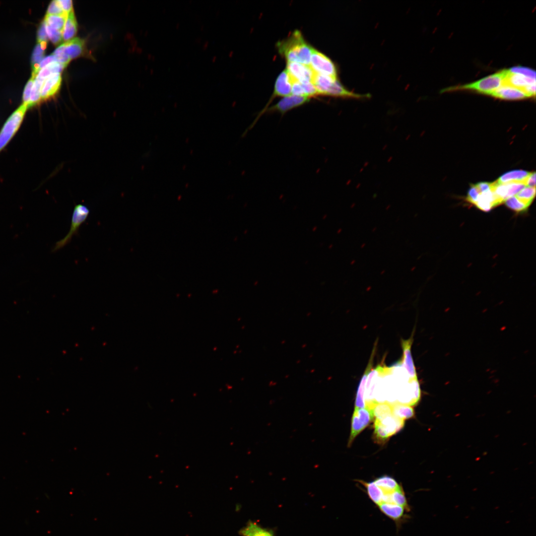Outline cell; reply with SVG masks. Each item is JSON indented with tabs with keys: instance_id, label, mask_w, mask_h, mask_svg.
<instances>
[{
	"instance_id": "obj_1",
	"label": "cell",
	"mask_w": 536,
	"mask_h": 536,
	"mask_svg": "<svg viewBox=\"0 0 536 536\" xmlns=\"http://www.w3.org/2000/svg\"><path fill=\"white\" fill-rule=\"evenodd\" d=\"M279 53L287 62H295L310 66L313 47L304 40L301 33L295 30L286 39L278 42Z\"/></svg>"
},
{
	"instance_id": "obj_2",
	"label": "cell",
	"mask_w": 536,
	"mask_h": 536,
	"mask_svg": "<svg viewBox=\"0 0 536 536\" xmlns=\"http://www.w3.org/2000/svg\"><path fill=\"white\" fill-rule=\"evenodd\" d=\"M506 71L503 69L471 83L447 87L441 92L468 90L489 95L502 85Z\"/></svg>"
},
{
	"instance_id": "obj_3",
	"label": "cell",
	"mask_w": 536,
	"mask_h": 536,
	"mask_svg": "<svg viewBox=\"0 0 536 536\" xmlns=\"http://www.w3.org/2000/svg\"><path fill=\"white\" fill-rule=\"evenodd\" d=\"M27 109V106L22 104L9 116L1 127L0 130V152L20 129Z\"/></svg>"
},
{
	"instance_id": "obj_4",
	"label": "cell",
	"mask_w": 536,
	"mask_h": 536,
	"mask_svg": "<svg viewBox=\"0 0 536 536\" xmlns=\"http://www.w3.org/2000/svg\"><path fill=\"white\" fill-rule=\"evenodd\" d=\"M404 424V420L397 418L393 414L375 419L374 436L376 440L379 443H384L389 437L399 431Z\"/></svg>"
},
{
	"instance_id": "obj_5",
	"label": "cell",
	"mask_w": 536,
	"mask_h": 536,
	"mask_svg": "<svg viewBox=\"0 0 536 536\" xmlns=\"http://www.w3.org/2000/svg\"><path fill=\"white\" fill-rule=\"evenodd\" d=\"M89 213V208L84 204L79 203L74 206L69 231L63 239L57 242L53 252L61 249L70 242L72 237L78 234L79 228L86 221Z\"/></svg>"
},
{
	"instance_id": "obj_6",
	"label": "cell",
	"mask_w": 536,
	"mask_h": 536,
	"mask_svg": "<svg viewBox=\"0 0 536 536\" xmlns=\"http://www.w3.org/2000/svg\"><path fill=\"white\" fill-rule=\"evenodd\" d=\"M310 67L316 73L337 78V69L334 62L327 56L313 48Z\"/></svg>"
},
{
	"instance_id": "obj_7",
	"label": "cell",
	"mask_w": 536,
	"mask_h": 536,
	"mask_svg": "<svg viewBox=\"0 0 536 536\" xmlns=\"http://www.w3.org/2000/svg\"><path fill=\"white\" fill-rule=\"evenodd\" d=\"M373 417L372 411L366 407L354 409L351 419L348 447L350 446L356 436L369 425Z\"/></svg>"
},
{
	"instance_id": "obj_8",
	"label": "cell",
	"mask_w": 536,
	"mask_h": 536,
	"mask_svg": "<svg viewBox=\"0 0 536 536\" xmlns=\"http://www.w3.org/2000/svg\"><path fill=\"white\" fill-rule=\"evenodd\" d=\"M309 101L306 96L288 95L279 100L276 104L266 109L265 111L278 112L283 114L287 111L303 105Z\"/></svg>"
},
{
	"instance_id": "obj_9",
	"label": "cell",
	"mask_w": 536,
	"mask_h": 536,
	"mask_svg": "<svg viewBox=\"0 0 536 536\" xmlns=\"http://www.w3.org/2000/svg\"><path fill=\"white\" fill-rule=\"evenodd\" d=\"M286 67L289 74L299 82H312L315 71L310 66L295 62H287Z\"/></svg>"
},
{
	"instance_id": "obj_10",
	"label": "cell",
	"mask_w": 536,
	"mask_h": 536,
	"mask_svg": "<svg viewBox=\"0 0 536 536\" xmlns=\"http://www.w3.org/2000/svg\"><path fill=\"white\" fill-rule=\"evenodd\" d=\"M401 343L403 353L399 364L405 369L409 380L417 379L411 352L412 338L407 340L402 339Z\"/></svg>"
},
{
	"instance_id": "obj_11",
	"label": "cell",
	"mask_w": 536,
	"mask_h": 536,
	"mask_svg": "<svg viewBox=\"0 0 536 536\" xmlns=\"http://www.w3.org/2000/svg\"><path fill=\"white\" fill-rule=\"evenodd\" d=\"M533 84H536V79L511 72L508 69H506L502 85L511 86L521 90L525 93L526 89Z\"/></svg>"
},
{
	"instance_id": "obj_12",
	"label": "cell",
	"mask_w": 536,
	"mask_h": 536,
	"mask_svg": "<svg viewBox=\"0 0 536 536\" xmlns=\"http://www.w3.org/2000/svg\"><path fill=\"white\" fill-rule=\"evenodd\" d=\"M291 93V77L286 69L281 72L276 78L272 98L279 96H287Z\"/></svg>"
},
{
	"instance_id": "obj_13",
	"label": "cell",
	"mask_w": 536,
	"mask_h": 536,
	"mask_svg": "<svg viewBox=\"0 0 536 536\" xmlns=\"http://www.w3.org/2000/svg\"><path fill=\"white\" fill-rule=\"evenodd\" d=\"M489 95L505 100H521L529 98L522 90L506 85H501Z\"/></svg>"
},
{
	"instance_id": "obj_14",
	"label": "cell",
	"mask_w": 536,
	"mask_h": 536,
	"mask_svg": "<svg viewBox=\"0 0 536 536\" xmlns=\"http://www.w3.org/2000/svg\"><path fill=\"white\" fill-rule=\"evenodd\" d=\"M62 82L59 73L50 75L44 82L41 91V100L47 99L54 95L59 90Z\"/></svg>"
},
{
	"instance_id": "obj_15",
	"label": "cell",
	"mask_w": 536,
	"mask_h": 536,
	"mask_svg": "<svg viewBox=\"0 0 536 536\" xmlns=\"http://www.w3.org/2000/svg\"><path fill=\"white\" fill-rule=\"evenodd\" d=\"M239 534L241 536H274L273 532L271 530L251 521L240 530Z\"/></svg>"
},
{
	"instance_id": "obj_16",
	"label": "cell",
	"mask_w": 536,
	"mask_h": 536,
	"mask_svg": "<svg viewBox=\"0 0 536 536\" xmlns=\"http://www.w3.org/2000/svg\"><path fill=\"white\" fill-rule=\"evenodd\" d=\"M374 353V351H373ZM373 353L372 354L370 361L365 370L364 374L362 375V378L359 384V386L357 389L356 394L355 402V408H364L366 406L365 401V385L366 383V380L367 376L372 369Z\"/></svg>"
},
{
	"instance_id": "obj_17",
	"label": "cell",
	"mask_w": 536,
	"mask_h": 536,
	"mask_svg": "<svg viewBox=\"0 0 536 536\" xmlns=\"http://www.w3.org/2000/svg\"><path fill=\"white\" fill-rule=\"evenodd\" d=\"M63 44L65 52L71 60L79 57L83 53L84 42L82 39L75 38Z\"/></svg>"
},
{
	"instance_id": "obj_18",
	"label": "cell",
	"mask_w": 536,
	"mask_h": 536,
	"mask_svg": "<svg viewBox=\"0 0 536 536\" xmlns=\"http://www.w3.org/2000/svg\"><path fill=\"white\" fill-rule=\"evenodd\" d=\"M531 172L524 170H513L504 173L496 181L499 184L521 182L525 185V181Z\"/></svg>"
},
{
	"instance_id": "obj_19",
	"label": "cell",
	"mask_w": 536,
	"mask_h": 536,
	"mask_svg": "<svg viewBox=\"0 0 536 536\" xmlns=\"http://www.w3.org/2000/svg\"><path fill=\"white\" fill-rule=\"evenodd\" d=\"M77 30V23L74 16L73 10L67 15L63 31V39L68 41L70 40L76 34Z\"/></svg>"
},
{
	"instance_id": "obj_20",
	"label": "cell",
	"mask_w": 536,
	"mask_h": 536,
	"mask_svg": "<svg viewBox=\"0 0 536 536\" xmlns=\"http://www.w3.org/2000/svg\"><path fill=\"white\" fill-rule=\"evenodd\" d=\"M47 42H42L38 43L34 49L32 57V75L36 77L39 71V66L44 57L45 50L47 47Z\"/></svg>"
},
{
	"instance_id": "obj_21",
	"label": "cell",
	"mask_w": 536,
	"mask_h": 536,
	"mask_svg": "<svg viewBox=\"0 0 536 536\" xmlns=\"http://www.w3.org/2000/svg\"><path fill=\"white\" fill-rule=\"evenodd\" d=\"M392 404V413L397 418L404 420L414 415V410L408 404L395 402Z\"/></svg>"
},
{
	"instance_id": "obj_22",
	"label": "cell",
	"mask_w": 536,
	"mask_h": 536,
	"mask_svg": "<svg viewBox=\"0 0 536 536\" xmlns=\"http://www.w3.org/2000/svg\"><path fill=\"white\" fill-rule=\"evenodd\" d=\"M475 205L484 211H488L494 207V197L491 190L480 193Z\"/></svg>"
},
{
	"instance_id": "obj_23",
	"label": "cell",
	"mask_w": 536,
	"mask_h": 536,
	"mask_svg": "<svg viewBox=\"0 0 536 536\" xmlns=\"http://www.w3.org/2000/svg\"><path fill=\"white\" fill-rule=\"evenodd\" d=\"M67 66L58 62H53L41 69L35 77L45 80L50 75L60 73Z\"/></svg>"
},
{
	"instance_id": "obj_24",
	"label": "cell",
	"mask_w": 536,
	"mask_h": 536,
	"mask_svg": "<svg viewBox=\"0 0 536 536\" xmlns=\"http://www.w3.org/2000/svg\"><path fill=\"white\" fill-rule=\"evenodd\" d=\"M67 15L46 14L44 20L51 27L63 32Z\"/></svg>"
},
{
	"instance_id": "obj_25",
	"label": "cell",
	"mask_w": 536,
	"mask_h": 536,
	"mask_svg": "<svg viewBox=\"0 0 536 536\" xmlns=\"http://www.w3.org/2000/svg\"><path fill=\"white\" fill-rule=\"evenodd\" d=\"M44 81L36 77L35 78L30 99L27 104L28 108L36 105L41 100V91Z\"/></svg>"
},
{
	"instance_id": "obj_26",
	"label": "cell",
	"mask_w": 536,
	"mask_h": 536,
	"mask_svg": "<svg viewBox=\"0 0 536 536\" xmlns=\"http://www.w3.org/2000/svg\"><path fill=\"white\" fill-rule=\"evenodd\" d=\"M372 411L375 419H380L392 413V404L385 402H376L374 405Z\"/></svg>"
},
{
	"instance_id": "obj_27",
	"label": "cell",
	"mask_w": 536,
	"mask_h": 536,
	"mask_svg": "<svg viewBox=\"0 0 536 536\" xmlns=\"http://www.w3.org/2000/svg\"><path fill=\"white\" fill-rule=\"evenodd\" d=\"M504 202L508 208L519 212L527 210L530 206V205L518 199L515 196L508 198Z\"/></svg>"
},
{
	"instance_id": "obj_28",
	"label": "cell",
	"mask_w": 536,
	"mask_h": 536,
	"mask_svg": "<svg viewBox=\"0 0 536 536\" xmlns=\"http://www.w3.org/2000/svg\"><path fill=\"white\" fill-rule=\"evenodd\" d=\"M536 195V187H525L515 196L521 201L531 205Z\"/></svg>"
},
{
	"instance_id": "obj_29",
	"label": "cell",
	"mask_w": 536,
	"mask_h": 536,
	"mask_svg": "<svg viewBox=\"0 0 536 536\" xmlns=\"http://www.w3.org/2000/svg\"><path fill=\"white\" fill-rule=\"evenodd\" d=\"M45 27L48 37H49V38L50 39V40L53 44L57 45L62 41V31H58L55 29H53L47 24H46Z\"/></svg>"
},
{
	"instance_id": "obj_30",
	"label": "cell",
	"mask_w": 536,
	"mask_h": 536,
	"mask_svg": "<svg viewBox=\"0 0 536 536\" xmlns=\"http://www.w3.org/2000/svg\"><path fill=\"white\" fill-rule=\"evenodd\" d=\"M508 70L511 72L520 74L527 77L536 79V71L531 68L516 66L512 67Z\"/></svg>"
},
{
	"instance_id": "obj_31",
	"label": "cell",
	"mask_w": 536,
	"mask_h": 536,
	"mask_svg": "<svg viewBox=\"0 0 536 536\" xmlns=\"http://www.w3.org/2000/svg\"><path fill=\"white\" fill-rule=\"evenodd\" d=\"M300 83L306 97L309 98V97L319 95L316 88L312 82L306 81Z\"/></svg>"
},
{
	"instance_id": "obj_32",
	"label": "cell",
	"mask_w": 536,
	"mask_h": 536,
	"mask_svg": "<svg viewBox=\"0 0 536 536\" xmlns=\"http://www.w3.org/2000/svg\"><path fill=\"white\" fill-rule=\"evenodd\" d=\"M65 13L62 8L58 0H53L50 3L46 14L48 15H64Z\"/></svg>"
},
{
	"instance_id": "obj_33",
	"label": "cell",
	"mask_w": 536,
	"mask_h": 536,
	"mask_svg": "<svg viewBox=\"0 0 536 536\" xmlns=\"http://www.w3.org/2000/svg\"><path fill=\"white\" fill-rule=\"evenodd\" d=\"M35 78V77L34 76L32 75L31 76V77L30 78V79L27 82L26 85H25L24 90L22 97L23 104H25L27 106L30 99V94Z\"/></svg>"
},
{
	"instance_id": "obj_34",
	"label": "cell",
	"mask_w": 536,
	"mask_h": 536,
	"mask_svg": "<svg viewBox=\"0 0 536 536\" xmlns=\"http://www.w3.org/2000/svg\"><path fill=\"white\" fill-rule=\"evenodd\" d=\"M290 76L291 80V93L292 94L296 96H306L301 83L290 75Z\"/></svg>"
},
{
	"instance_id": "obj_35",
	"label": "cell",
	"mask_w": 536,
	"mask_h": 536,
	"mask_svg": "<svg viewBox=\"0 0 536 536\" xmlns=\"http://www.w3.org/2000/svg\"><path fill=\"white\" fill-rule=\"evenodd\" d=\"M480 194L475 185H472L469 190L466 200L469 202L475 205Z\"/></svg>"
},
{
	"instance_id": "obj_36",
	"label": "cell",
	"mask_w": 536,
	"mask_h": 536,
	"mask_svg": "<svg viewBox=\"0 0 536 536\" xmlns=\"http://www.w3.org/2000/svg\"><path fill=\"white\" fill-rule=\"evenodd\" d=\"M46 24L44 20L41 23L37 32L38 43L47 42L48 37L46 31Z\"/></svg>"
},
{
	"instance_id": "obj_37",
	"label": "cell",
	"mask_w": 536,
	"mask_h": 536,
	"mask_svg": "<svg viewBox=\"0 0 536 536\" xmlns=\"http://www.w3.org/2000/svg\"><path fill=\"white\" fill-rule=\"evenodd\" d=\"M59 3L65 13L68 14L72 9V1L70 0H59Z\"/></svg>"
},
{
	"instance_id": "obj_38",
	"label": "cell",
	"mask_w": 536,
	"mask_h": 536,
	"mask_svg": "<svg viewBox=\"0 0 536 536\" xmlns=\"http://www.w3.org/2000/svg\"><path fill=\"white\" fill-rule=\"evenodd\" d=\"M53 62H56L55 57L53 54L45 57V58L42 59V60L39 64V70L44 67L48 64Z\"/></svg>"
},
{
	"instance_id": "obj_39",
	"label": "cell",
	"mask_w": 536,
	"mask_h": 536,
	"mask_svg": "<svg viewBox=\"0 0 536 536\" xmlns=\"http://www.w3.org/2000/svg\"><path fill=\"white\" fill-rule=\"evenodd\" d=\"M525 185L529 187H536V173L531 172L525 181Z\"/></svg>"
},
{
	"instance_id": "obj_40",
	"label": "cell",
	"mask_w": 536,
	"mask_h": 536,
	"mask_svg": "<svg viewBox=\"0 0 536 536\" xmlns=\"http://www.w3.org/2000/svg\"><path fill=\"white\" fill-rule=\"evenodd\" d=\"M491 183L480 182L475 184L480 193L488 191L490 190Z\"/></svg>"
},
{
	"instance_id": "obj_41",
	"label": "cell",
	"mask_w": 536,
	"mask_h": 536,
	"mask_svg": "<svg viewBox=\"0 0 536 536\" xmlns=\"http://www.w3.org/2000/svg\"><path fill=\"white\" fill-rule=\"evenodd\" d=\"M208 45H209V42L208 41H205L204 42V43H203V45L202 46V49L203 51L206 50L207 49V48H208Z\"/></svg>"
},
{
	"instance_id": "obj_42",
	"label": "cell",
	"mask_w": 536,
	"mask_h": 536,
	"mask_svg": "<svg viewBox=\"0 0 536 536\" xmlns=\"http://www.w3.org/2000/svg\"><path fill=\"white\" fill-rule=\"evenodd\" d=\"M201 39L200 37H198L195 39V42L197 44H200L201 43Z\"/></svg>"
},
{
	"instance_id": "obj_43",
	"label": "cell",
	"mask_w": 536,
	"mask_h": 536,
	"mask_svg": "<svg viewBox=\"0 0 536 536\" xmlns=\"http://www.w3.org/2000/svg\"><path fill=\"white\" fill-rule=\"evenodd\" d=\"M216 59H217V57L216 56H214L212 57V58L211 59V61L213 63H214L216 61Z\"/></svg>"
},
{
	"instance_id": "obj_44",
	"label": "cell",
	"mask_w": 536,
	"mask_h": 536,
	"mask_svg": "<svg viewBox=\"0 0 536 536\" xmlns=\"http://www.w3.org/2000/svg\"><path fill=\"white\" fill-rule=\"evenodd\" d=\"M180 24L179 23H177L176 24V26H175V27H176V29H179L180 28Z\"/></svg>"
},
{
	"instance_id": "obj_45",
	"label": "cell",
	"mask_w": 536,
	"mask_h": 536,
	"mask_svg": "<svg viewBox=\"0 0 536 536\" xmlns=\"http://www.w3.org/2000/svg\"><path fill=\"white\" fill-rule=\"evenodd\" d=\"M203 29H204V26H203V25H201V31H203Z\"/></svg>"
},
{
	"instance_id": "obj_46",
	"label": "cell",
	"mask_w": 536,
	"mask_h": 536,
	"mask_svg": "<svg viewBox=\"0 0 536 536\" xmlns=\"http://www.w3.org/2000/svg\"><path fill=\"white\" fill-rule=\"evenodd\" d=\"M218 15H219V11H217V12L216 16H218Z\"/></svg>"
},
{
	"instance_id": "obj_47",
	"label": "cell",
	"mask_w": 536,
	"mask_h": 536,
	"mask_svg": "<svg viewBox=\"0 0 536 536\" xmlns=\"http://www.w3.org/2000/svg\"><path fill=\"white\" fill-rule=\"evenodd\" d=\"M165 9H163V13H165Z\"/></svg>"
}]
</instances>
